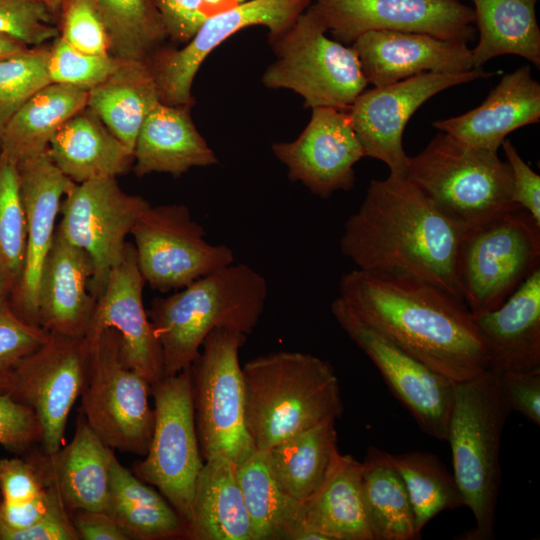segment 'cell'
I'll list each match as a JSON object with an SVG mask.
<instances>
[{"mask_svg":"<svg viewBox=\"0 0 540 540\" xmlns=\"http://www.w3.org/2000/svg\"><path fill=\"white\" fill-rule=\"evenodd\" d=\"M14 286L0 261V308L9 302Z\"/></svg>","mask_w":540,"mask_h":540,"instance_id":"cell-54","label":"cell"},{"mask_svg":"<svg viewBox=\"0 0 540 540\" xmlns=\"http://www.w3.org/2000/svg\"><path fill=\"white\" fill-rule=\"evenodd\" d=\"M123 61L110 53L81 52L59 37L49 50L47 70L51 83L89 91L106 80Z\"/></svg>","mask_w":540,"mask_h":540,"instance_id":"cell-43","label":"cell"},{"mask_svg":"<svg viewBox=\"0 0 540 540\" xmlns=\"http://www.w3.org/2000/svg\"><path fill=\"white\" fill-rule=\"evenodd\" d=\"M335 423H319L268 450L276 481L300 503L322 486L341 455Z\"/></svg>","mask_w":540,"mask_h":540,"instance_id":"cell-35","label":"cell"},{"mask_svg":"<svg viewBox=\"0 0 540 540\" xmlns=\"http://www.w3.org/2000/svg\"><path fill=\"white\" fill-rule=\"evenodd\" d=\"M41 440L42 428L34 411L9 395H0V445L23 453Z\"/></svg>","mask_w":540,"mask_h":540,"instance_id":"cell-47","label":"cell"},{"mask_svg":"<svg viewBox=\"0 0 540 540\" xmlns=\"http://www.w3.org/2000/svg\"><path fill=\"white\" fill-rule=\"evenodd\" d=\"M87 370L80 412L110 449L145 456L153 428L150 383L127 368L120 357V336L113 328L89 333Z\"/></svg>","mask_w":540,"mask_h":540,"instance_id":"cell-8","label":"cell"},{"mask_svg":"<svg viewBox=\"0 0 540 540\" xmlns=\"http://www.w3.org/2000/svg\"><path fill=\"white\" fill-rule=\"evenodd\" d=\"M64 2L61 38L84 53H109L108 34L92 0H64Z\"/></svg>","mask_w":540,"mask_h":540,"instance_id":"cell-46","label":"cell"},{"mask_svg":"<svg viewBox=\"0 0 540 540\" xmlns=\"http://www.w3.org/2000/svg\"><path fill=\"white\" fill-rule=\"evenodd\" d=\"M327 31L309 5L290 28L269 42L276 60L264 72L262 83L293 90L307 108L347 111L368 82L353 48L328 38Z\"/></svg>","mask_w":540,"mask_h":540,"instance_id":"cell-7","label":"cell"},{"mask_svg":"<svg viewBox=\"0 0 540 540\" xmlns=\"http://www.w3.org/2000/svg\"><path fill=\"white\" fill-rule=\"evenodd\" d=\"M482 67L463 73H423L363 91L346 111L365 156L380 160L391 176L405 177L403 132L412 115L434 95L457 85L490 77Z\"/></svg>","mask_w":540,"mask_h":540,"instance_id":"cell-15","label":"cell"},{"mask_svg":"<svg viewBox=\"0 0 540 540\" xmlns=\"http://www.w3.org/2000/svg\"><path fill=\"white\" fill-rule=\"evenodd\" d=\"M362 463L363 497L373 540L420 539L407 489L385 451L368 448Z\"/></svg>","mask_w":540,"mask_h":540,"instance_id":"cell-37","label":"cell"},{"mask_svg":"<svg viewBox=\"0 0 540 540\" xmlns=\"http://www.w3.org/2000/svg\"><path fill=\"white\" fill-rule=\"evenodd\" d=\"M385 456L405 484L419 533L444 510L465 506L453 474L436 455L421 451L400 454L385 451Z\"/></svg>","mask_w":540,"mask_h":540,"instance_id":"cell-38","label":"cell"},{"mask_svg":"<svg viewBox=\"0 0 540 540\" xmlns=\"http://www.w3.org/2000/svg\"><path fill=\"white\" fill-rule=\"evenodd\" d=\"M49 50L28 49L0 59V137L13 115L36 92L50 84Z\"/></svg>","mask_w":540,"mask_h":540,"instance_id":"cell-42","label":"cell"},{"mask_svg":"<svg viewBox=\"0 0 540 540\" xmlns=\"http://www.w3.org/2000/svg\"><path fill=\"white\" fill-rule=\"evenodd\" d=\"M339 298L365 323L454 383L489 371L475 317L440 287L356 268L340 278Z\"/></svg>","mask_w":540,"mask_h":540,"instance_id":"cell-1","label":"cell"},{"mask_svg":"<svg viewBox=\"0 0 540 540\" xmlns=\"http://www.w3.org/2000/svg\"><path fill=\"white\" fill-rule=\"evenodd\" d=\"M145 284L134 244L127 242L122 259L111 269L104 291L96 300L86 335L115 329L120 336L123 364L151 385L164 377V364L160 343L144 307Z\"/></svg>","mask_w":540,"mask_h":540,"instance_id":"cell-21","label":"cell"},{"mask_svg":"<svg viewBox=\"0 0 540 540\" xmlns=\"http://www.w3.org/2000/svg\"><path fill=\"white\" fill-rule=\"evenodd\" d=\"M479 41L471 49L474 68L500 55L521 56L540 67L538 0H471Z\"/></svg>","mask_w":540,"mask_h":540,"instance_id":"cell-36","label":"cell"},{"mask_svg":"<svg viewBox=\"0 0 540 540\" xmlns=\"http://www.w3.org/2000/svg\"><path fill=\"white\" fill-rule=\"evenodd\" d=\"M190 107L160 101L147 115L134 148L133 170L138 177L153 172L178 177L191 168L218 163L196 129Z\"/></svg>","mask_w":540,"mask_h":540,"instance_id":"cell-27","label":"cell"},{"mask_svg":"<svg viewBox=\"0 0 540 540\" xmlns=\"http://www.w3.org/2000/svg\"><path fill=\"white\" fill-rule=\"evenodd\" d=\"M150 205L142 196L126 193L110 177L76 183L63 198L56 228L91 257L94 272L89 289L96 300L111 269L122 259L136 220Z\"/></svg>","mask_w":540,"mask_h":540,"instance_id":"cell-13","label":"cell"},{"mask_svg":"<svg viewBox=\"0 0 540 540\" xmlns=\"http://www.w3.org/2000/svg\"><path fill=\"white\" fill-rule=\"evenodd\" d=\"M119 59L148 61L167 37L152 0H92Z\"/></svg>","mask_w":540,"mask_h":540,"instance_id":"cell-39","label":"cell"},{"mask_svg":"<svg viewBox=\"0 0 540 540\" xmlns=\"http://www.w3.org/2000/svg\"><path fill=\"white\" fill-rule=\"evenodd\" d=\"M510 413L492 372L455 383L446 441L451 448L452 474L476 522L461 539L494 538L500 443Z\"/></svg>","mask_w":540,"mask_h":540,"instance_id":"cell-5","label":"cell"},{"mask_svg":"<svg viewBox=\"0 0 540 540\" xmlns=\"http://www.w3.org/2000/svg\"><path fill=\"white\" fill-rule=\"evenodd\" d=\"M267 295V282L258 271L232 263L155 298L147 314L162 349L164 376L189 368L214 329L251 334Z\"/></svg>","mask_w":540,"mask_h":540,"instance_id":"cell-3","label":"cell"},{"mask_svg":"<svg viewBox=\"0 0 540 540\" xmlns=\"http://www.w3.org/2000/svg\"><path fill=\"white\" fill-rule=\"evenodd\" d=\"M205 234L186 205H150L130 233L145 283L167 293L234 263L232 249L209 243Z\"/></svg>","mask_w":540,"mask_h":540,"instance_id":"cell-12","label":"cell"},{"mask_svg":"<svg viewBox=\"0 0 540 540\" xmlns=\"http://www.w3.org/2000/svg\"><path fill=\"white\" fill-rule=\"evenodd\" d=\"M17 165L25 210L26 250L22 274L9 304L19 318L38 326L43 265L53 243L61 202L76 183L55 165L48 151Z\"/></svg>","mask_w":540,"mask_h":540,"instance_id":"cell-20","label":"cell"},{"mask_svg":"<svg viewBox=\"0 0 540 540\" xmlns=\"http://www.w3.org/2000/svg\"><path fill=\"white\" fill-rule=\"evenodd\" d=\"M0 503H1V495H0Z\"/></svg>","mask_w":540,"mask_h":540,"instance_id":"cell-57","label":"cell"},{"mask_svg":"<svg viewBox=\"0 0 540 540\" xmlns=\"http://www.w3.org/2000/svg\"><path fill=\"white\" fill-rule=\"evenodd\" d=\"M501 147L511 170L513 199L515 204L527 211L540 223V176L521 158L509 139Z\"/></svg>","mask_w":540,"mask_h":540,"instance_id":"cell-50","label":"cell"},{"mask_svg":"<svg viewBox=\"0 0 540 540\" xmlns=\"http://www.w3.org/2000/svg\"><path fill=\"white\" fill-rule=\"evenodd\" d=\"M50 333L21 318L9 302L0 308V395H8L21 363L49 337Z\"/></svg>","mask_w":540,"mask_h":540,"instance_id":"cell-44","label":"cell"},{"mask_svg":"<svg viewBox=\"0 0 540 540\" xmlns=\"http://www.w3.org/2000/svg\"><path fill=\"white\" fill-rule=\"evenodd\" d=\"M107 447L79 412L71 441L54 453L30 451L44 483L54 488L72 514L78 510L106 511L110 491V455Z\"/></svg>","mask_w":540,"mask_h":540,"instance_id":"cell-24","label":"cell"},{"mask_svg":"<svg viewBox=\"0 0 540 540\" xmlns=\"http://www.w3.org/2000/svg\"><path fill=\"white\" fill-rule=\"evenodd\" d=\"M154 428L144 459L133 473L154 486L178 513L185 526L191 517L196 481L203 467L189 368L164 376L150 386Z\"/></svg>","mask_w":540,"mask_h":540,"instance_id":"cell-11","label":"cell"},{"mask_svg":"<svg viewBox=\"0 0 540 540\" xmlns=\"http://www.w3.org/2000/svg\"><path fill=\"white\" fill-rule=\"evenodd\" d=\"M184 539L252 540L236 464L230 460L214 458L204 461L196 481Z\"/></svg>","mask_w":540,"mask_h":540,"instance_id":"cell-29","label":"cell"},{"mask_svg":"<svg viewBox=\"0 0 540 540\" xmlns=\"http://www.w3.org/2000/svg\"><path fill=\"white\" fill-rule=\"evenodd\" d=\"M540 268V223L523 209L465 231L457 256L462 299L474 317L500 306Z\"/></svg>","mask_w":540,"mask_h":540,"instance_id":"cell-9","label":"cell"},{"mask_svg":"<svg viewBox=\"0 0 540 540\" xmlns=\"http://www.w3.org/2000/svg\"><path fill=\"white\" fill-rule=\"evenodd\" d=\"M539 121L540 84L524 65L504 75L478 107L433 126L468 146L498 152L508 134Z\"/></svg>","mask_w":540,"mask_h":540,"instance_id":"cell-26","label":"cell"},{"mask_svg":"<svg viewBox=\"0 0 540 540\" xmlns=\"http://www.w3.org/2000/svg\"><path fill=\"white\" fill-rule=\"evenodd\" d=\"M86 338L50 334L19 366L8 394L36 414L41 450L54 453L63 445L70 411L81 395L87 370Z\"/></svg>","mask_w":540,"mask_h":540,"instance_id":"cell-18","label":"cell"},{"mask_svg":"<svg viewBox=\"0 0 540 540\" xmlns=\"http://www.w3.org/2000/svg\"><path fill=\"white\" fill-rule=\"evenodd\" d=\"M288 177L316 196L327 199L339 190H351L354 165L365 157L346 111L318 107L297 139L272 145Z\"/></svg>","mask_w":540,"mask_h":540,"instance_id":"cell-19","label":"cell"},{"mask_svg":"<svg viewBox=\"0 0 540 540\" xmlns=\"http://www.w3.org/2000/svg\"><path fill=\"white\" fill-rule=\"evenodd\" d=\"M510 411L540 425V372L496 376Z\"/></svg>","mask_w":540,"mask_h":540,"instance_id":"cell-51","label":"cell"},{"mask_svg":"<svg viewBox=\"0 0 540 540\" xmlns=\"http://www.w3.org/2000/svg\"><path fill=\"white\" fill-rule=\"evenodd\" d=\"M312 0H247L209 17L180 50H157L147 61L161 102L191 106L194 77L206 57L227 38L247 27L269 30V42L283 34L309 7Z\"/></svg>","mask_w":540,"mask_h":540,"instance_id":"cell-16","label":"cell"},{"mask_svg":"<svg viewBox=\"0 0 540 540\" xmlns=\"http://www.w3.org/2000/svg\"><path fill=\"white\" fill-rule=\"evenodd\" d=\"M93 272L89 254L56 228L40 277L38 326L50 334L84 338L96 305L89 289Z\"/></svg>","mask_w":540,"mask_h":540,"instance_id":"cell-23","label":"cell"},{"mask_svg":"<svg viewBox=\"0 0 540 540\" xmlns=\"http://www.w3.org/2000/svg\"><path fill=\"white\" fill-rule=\"evenodd\" d=\"M242 371L246 426L257 449L343 414L337 375L320 357L278 351L251 359Z\"/></svg>","mask_w":540,"mask_h":540,"instance_id":"cell-4","label":"cell"},{"mask_svg":"<svg viewBox=\"0 0 540 540\" xmlns=\"http://www.w3.org/2000/svg\"><path fill=\"white\" fill-rule=\"evenodd\" d=\"M214 10L215 13H219L228 9H231L247 0H205Z\"/></svg>","mask_w":540,"mask_h":540,"instance_id":"cell-55","label":"cell"},{"mask_svg":"<svg viewBox=\"0 0 540 540\" xmlns=\"http://www.w3.org/2000/svg\"><path fill=\"white\" fill-rule=\"evenodd\" d=\"M362 475L363 463L341 454L322 486L303 503L305 525L327 540H373Z\"/></svg>","mask_w":540,"mask_h":540,"instance_id":"cell-30","label":"cell"},{"mask_svg":"<svg viewBox=\"0 0 540 540\" xmlns=\"http://www.w3.org/2000/svg\"><path fill=\"white\" fill-rule=\"evenodd\" d=\"M88 91L50 83L30 97L7 123L0 155L20 162L47 151L60 127L87 107Z\"/></svg>","mask_w":540,"mask_h":540,"instance_id":"cell-32","label":"cell"},{"mask_svg":"<svg viewBox=\"0 0 540 540\" xmlns=\"http://www.w3.org/2000/svg\"><path fill=\"white\" fill-rule=\"evenodd\" d=\"M331 312L348 337L380 371L391 393L427 435L446 441L455 383L361 320L339 297Z\"/></svg>","mask_w":540,"mask_h":540,"instance_id":"cell-14","label":"cell"},{"mask_svg":"<svg viewBox=\"0 0 540 540\" xmlns=\"http://www.w3.org/2000/svg\"><path fill=\"white\" fill-rule=\"evenodd\" d=\"M29 48L24 43L0 34V59L10 57L27 51Z\"/></svg>","mask_w":540,"mask_h":540,"instance_id":"cell-53","label":"cell"},{"mask_svg":"<svg viewBox=\"0 0 540 540\" xmlns=\"http://www.w3.org/2000/svg\"><path fill=\"white\" fill-rule=\"evenodd\" d=\"M17 164L0 155V261L14 289L22 274L26 250L25 210Z\"/></svg>","mask_w":540,"mask_h":540,"instance_id":"cell-41","label":"cell"},{"mask_svg":"<svg viewBox=\"0 0 540 540\" xmlns=\"http://www.w3.org/2000/svg\"><path fill=\"white\" fill-rule=\"evenodd\" d=\"M496 376L540 372V268L500 306L475 317Z\"/></svg>","mask_w":540,"mask_h":540,"instance_id":"cell-25","label":"cell"},{"mask_svg":"<svg viewBox=\"0 0 540 540\" xmlns=\"http://www.w3.org/2000/svg\"><path fill=\"white\" fill-rule=\"evenodd\" d=\"M236 475L252 540H296L305 524L303 503L289 496L276 481L268 450L256 448L236 465Z\"/></svg>","mask_w":540,"mask_h":540,"instance_id":"cell-33","label":"cell"},{"mask_svg":"<svg viewBox=\"0 0 540 540\" xmlns=\"http://www.w3.org/2000/svg\"><path fill=\"white\" fill-rule=\"evenodd\" d=\"M243 333L214 329L189 367L195 425L204 461L238 464L255 449L245 420V390L239 362Z\"/></svg>","mask_w":540,"mask_h":540,"instance_id":"cell-10","label":"cell"},{"mask_svg":"<svg viewBox=\"0 0 540 540\" xmlns=\"http://www.w3.org/2000/svg\"><path fill=\"white\" fill-rule=\"evenodd\" d=\"M405 177L465 229L521 209L513 199L508 163L496 151L468 146L445 132L408 156Z\"/></svg>","mask_w":540,"mask_h":540,"instance_id":"cell-6","label":"cell"},{"mask_svg":"<svg viewBox=\"0 0 540 540\" xmlns=\"http://www.w3.org/2000/svg\"><path fill=\"white\" fill-rule=\"evenodd\" d=\"M167 36L188 43L205 21L216 14L205 0H152Z\"/></svg>","mask_w":540,"mask_h":540,"instance_id":"cell-48","label":"cell"},{"mask_svg":"<svg viewBox=\"0 0 540 540\" xmlns=\"http://www.w3.org/2000/svg\"><path fill=\"white\" fill-rule=\"evenodd\" d=\"M160 101L147 61L124 60L106 80L88 91L87 107L134 153L141 126Z\"/></svg>","mask_w":540,"mask_h":540,"instance_id":"cell-31","label":"cell"},{"mask_svg":"<svg viewBox=\"0 0 540 540\" xmlns=\"http://www.w3.org/2000/svg\"><path fill=\"white\" fill-rule=\"evenodd\" d=\"M50 9L56 10L60 7L64 0H42Z\"/></svg>","mask_w":540,"mask_h":540,"instance_id":"cell-56","label":"cell"},{"mask_svg":"<svg viewBox=\"0 0 540 540\" xmlns=\"http://www.w3.org/2000/svg\"><path fill=\"white\" fill-rule=\"evenodd\" d=\"M50 12L42 0H0V34L26 46L40 45L58 34Z\"/></svg>","mask_w":540,"mask_h":540,"instance_id":"cell-45","label":"cell"},{"mask_svg":"<svg viewBox=\"0 0 540 540\" xmlns=\"http://www.w3.org/2000/svg\"><path fill=\"white\" fill-rule=\"evenodd\" d=\"M57 491L27 457L0 459V530H21L41 519Z\"/></svg>","mask_w":540,"mask_h":540,"instance_id":"cell-40","label":"cell"},{"mask_svg":"<svg viewBox=\"0 0 540 540\" xmlns=\"http://www.w3.org/2000/svg\"><path fill=\"white\" fill-rule=\"evenodd\" d=\"M106 512L132 540H168L185 536L186 526L167 499L110 455V491Z\"/></svg>","mask_w":540,"mask_h":540,"instance_id":"cell-34","label":"cell"},{"mask_svg":"<svg viewBox=\"0 0 540 540\" xmlns=\"http://www.w3.org/2000/svg\"><path fill=\"white\" fill-rule=\"evenodd\" d=\"M79 540H131L106 511L78 510L71 514Z\"/></svg>","mask_w":540,"mask_h":540,"instance_id":"cell-52","label":"cell"},{"mask_svg":"<svg viewBox=\"0 0 540 540\" xmlns=\"http://www.w3.org/2000/svg\"><path fill=\"white\" fill-rule=\"evenodd\" d=\"M47 151L55 165L75 183L116 178L134 164V153L88 107L60 127Z\"/></svg>","mask_w":540,"mask_h":540,"instance_id":"cell-28","label":"cell"},{"mask_svg":"<svg viewBox=\"0 0 540 540\" xmlns=\"http://www.w3.org/2000/svg\"><path fill=\"white\" fill-rule=\"evenodd\" d=\"M0 540H79V536L57 492L41 519L21 530H0Z\"/></svg>","mask_w":540,"mask_h":540,"instance_id":"cell-49","label":"cell"},{"mask_svg":"<svg viewBox=\"0 0 540 540\" xmlns=\"http://www.w3.org/2000/svg\"><path fill=\"white\" fill-rule=\"evenodd\" d=\"M466 230L406 177L389 175L371 180L340 250L359 270L423 280L463 302L456 266Z\"/></svg>","mask_w":540,"mask_h":540,"instance_id":"cell-2","label":"cell"},{"mask_svg":"<svg viewBox=\"0 0 540 540\" xmlns=\"http://www.w3.org/2000/svg\"><path fill=\"white\" fill-rule=\"evenodd\" d=\"M310 6L344 45L380 30L467 43L475 35L474 10L460 0H312Z\"/></svg>","mask_w":540,"mask_h":540,"instance_id":"cell-17","label":"cell"},{"mask_svg":"<svg viewBox=\"0 0 540 540\" xmlns=\"http://www.w3.org/2000/svg\"><path fill=\"white\" fill-rule=\"evenodd\" d=\"M362 72L375 87L423 73H463L474 69L468 43L429 34L369 31L351 45Z\"/></svg>","mask_w":540,"mask_h":540,"instance_id":"cell-22","label":"cell"}]
</instances>
